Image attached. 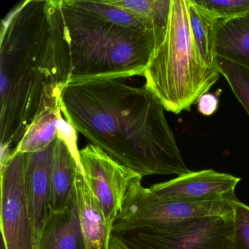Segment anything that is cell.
Instances as JSON below:
<instances>
[{
    "mask_svg": "<svg viewBox=\"0 0 249 249\" xmlns=\"http://www.w3.org/2000/svg\"><path fill=\"white\" fill-rule=\"evenodd\" d=\"M62 114V109L52 112L40 118L26 132L14 151L38 152L47 148L57 138V119Z\"/></svg>",
    "mask_w": 249,
    "mask_h": 249,
    "instance_id": "obj_16",
    "label": "cell"
},
{
    "mask_svg": "<svg viewBox=\"0 0 249 249\" xmlns=\"http://www.w3.org/2000/svg\"><path fill=\"white\" fill-rule=\"evenodd\" d=\"M107 249H132L129 245L126 244L124 241L119 238L115 234H112L109 240Z\"/></svg>",
    "mask_w": 249,
    "mask_h": 249,
    "instance_id": "obj_22",
    "label": "cell"
},
{
    "mask_svg": "<svg viewBox=\"0 0 249 249\" xmlns=\"http://www.w3.org/2000/svg\"><path fill=\"white\" fill-rule=\"evenodd\" d=\"M25 153L14 151L0 167V227L5 249H37L34 223L25 189Z\"/></svg>",
    "mask_w": 249,
    "mask_h": 249,
    "instance_id": "obj_7",
    "label": "cell"
},
{
    "mask_svg": "<svg viewBox=\"0 0 249 249\" xmlns=\"http://www.w3.org/2000/svg\"><path fill=\"white\" fill-rule=\"evenodd\" d=\"M214 21H228L249 12V0H193Z\"/></svg>",
    "mask_w": 249,
    "mask_h": 249,
    "instance_id": "obj_18",
    "label": "cell"
},
{
    "mask_svg": "<svg viewBox=\"0 0 249 249\" xmlns=\"http://www.w3.org/2000/svg\"><path fill=\"white\" fill-rule=\"evenodd\" d=\"M0 164L40 118L61 109L72 65L61 0H27L2 21ZM14 148V149H15Z\"/></svg>",
    "mask_w": 249,
    "mask_h": 249,
    "instance_id": "obj_1",
    "label": "cell"
},
{
    "mask_svg": "<svg viewBox=\"0 0 249 249\" xmlns=\"http://www.w3.org/2000/svg\"><path fill=\"white\" fill-rule=\"evenodd\" d=\"M215 56L249 68V12L215 24Z\"/></svg>",
    "mask_w": 249,
    "mask_h": 249,
    "instance_id": "obj_14",
    "label": "cell"
},
{
    "mask_svg": "<svg viewBox=\"0 0 249 249\" xmlns=\"http://www.w3.org/2000/svg\"><path fill=\"white\" fill-rule=\"evenodd\" d=\"M240 178L213 170L189 172L173 180L157 183L149 188L164 199L185 200H237L235 188Z\"/></svg>",
    "mask_w": 249,
    "mask_h": 249,
    "instance_id": "obj_9",
    "label": "cell"
},
{
    "mask_svg": "<svg viewBox=\"0 0 249 249\" xmlns=\"http://www.w3.org/2000/svg\"><path fill=\"white\" fill-rule=\"evenodd\" d=\"M135 179L126 194L112 232L132 231L191 218L234 214L233 201L228 199L185 200L160 197Z\"/></svg>",
    "mask_w": 249,
    "mask_h": 249,
    "instance_id": "obj_5",
    "label": "cell"
},
{
    "mask_svg": "<svg viewBox=\"0 0 249 249\" xmlns=\"http://www.w3.org/2000/svg\"><path fill=\"white\" fill-rule=\"evenodd\" d=\"M189 19L191 33L195 47L204 65L209 68L215 65V24L203 10L189 0Z\"/></svg>",
    "mask_w": 249,
    "mask_h": 249,
    "instance_id": "obj_15",
    "label": "cell"
},
{
    "mask_svg": "<svg viewBox=\"0 0 249 249\" xmlns=\"http://www.w3.org/2000/svg\"><path fill=\"white\" fill-rule=\"evenodd\" d=\"M217 68L201 60L191 33L189 0H170L167 29L144 73L145 86L164 110L175 114L191 110L219 79Z\"/></svg>",
    "mask_w": 249,
    "mask_h": 249,
    "instance_id": "obj_4",
    "label": "cell"
},
{
    "mask_svg": "<svg viewBox=\"0 0 249 249\" xmlns=\"http://www.w3.org/2000/svg\"><path fill=\"white\" fill-rule=\"evenodd\" d=\"M71 81L142 76L159 38L153 21L106 1L61 0Z\"/></svg>",
    "mask_w": 249,
    "mask_h": 249,
    "instance_id": "obj_3",
    "label": "cell"
},
{
    "mask_svg": "<svg viewBox=\"0 0 249 249\" xmlns=\"http://www.w3.org/2000/svg\"><path fill=\"white\" fill-rule=\"evenodd\" d=\"M132 249H234V214L112 232Z\"/></svg>",
    "mask_w": 249,
    "mask_h": 249,
    "instance_id": "obj_6",
    "label": "cell"
},
{
    "mask_svg": "<svg viewBox=\"0 0 249 249\" xmlns=\"http://www.w3.org/2000/svg\"><path fill=\"white\" fill-rule=\"evenodd\" d=\"M218 105L219 100L216 96L211 93H206L201 96L198 100V110L204 116H211L216 111Z\"/></svg>",
    "mask_w": 249,
    "mask_h": 249,
    "instance_id": "obj_21",
    "label": "cell"
},
{
    "mask_svg": "<svg viewBox=\"0 0 249 249\" xmlns=\"http://www.w3.org/2000/svg\"><path fill=\"white\" fill-rule=\"evenodd\" d=\"M56 125H57L58 136L60 137L66 142L68 148L73 155L74 158L78 161V164L81 167L79 150L78 149V145H77L76 130L69 122H67L66 119L62 117V114H61L58 118Z\"/></svg>",
    "mask_w": 249,
    "mask_h": 249,
    "instance_id": "obj_20",
    "label": "cell"
},
{
    "mask_svg": "<svg viewBox=\"0 0 249 249\" xmlns=\"http://www.w3.org/2000/svg\"><path fill=\"white\" fill-rule=\"evenodd\" d=\"M128 78L71 81L61 109L90 143L141 176L189 173L160 100Z\"/></svg>",
    "mask_w": 249,
    "mask_h": 249,
    "instance_id": "obj_2",
    "label": "cell"
},
{
    "mask_svg": "<svg viewBox=\"0 0 249 249\" xmlns=\"http://www.w3.org/2000/svg\"><path fill=\"white\" fill-rule=\"evenodd\" d=\"M234 209V249H249V207L237 199Z\"/></svg>",
    "mask_w": 249,
    "mask_h": 249,
    "instance_id": "obj_19",
    "label": "cell"
},
{
    "mask_svg": "<svg viewBox=\"0 0 249 249\" xmlns=\"http://www.w3.org/2000/svg\"><path fill=\"white\" fill-rule=\"evenodd\" d=\"M55 141L42 151L26 154V194L37 240L50 213Z\"/></svg>",
    "mask_w": 249,
    "mask_h": 249,
    "instance_id": "obj_10",
    "label": "cell"
},
{
    "mask_svg": "<svg viewBox=\"0 0 249 249\" xmlns=\"http://www.w3.org/2000/svg\"><path fill=\"white\" fill-rule=\"evenodd\" d=\"M79 169L81 167L66 142L58 136L55 141L51 176L50 212H62L68 209L76 193L75 181Z\"/></svg>",
    "mask_w": 249,
    "mask_h": 249,
    "instance_id": "obj_13",
    "label": "cell"
},
{
    "mask_svg": "<svg viewBox=\"0 0 249 249\" xmlns=\"http://www.w3.org/2000/svg\"><path fill=\"white\" fill-rule=\"evenodd\" d=\"M79 160L90 190L113 227L131 183L141 176L91 143L79 150Z\"/></svg>",
    "mask_w": 249,
    "mask_h": 249,
    "instance_id": "obj_8",
    "label": "cell"
},
{
    "mask_svg": "<svg viewBox=\"0 0 249 249\" xmlns=\"http://www.w3.org/2000/svg\"><path fill=\"white\" fill-rule=\"evenodd\" d=\"M215 65L249 116V68L220 56L215 57Z\"/></svg>",
    "mask_w": 249,
    "mask_h": 249,
    "instance_id": "obj_17",
    "label": "cell"
},
{
    "mask_svg": "<svg viewBox=\"0 0 249 249\" xmlns=\"http://www.w3.org/2000/svg\"><path fill=\"white\" fill-rule=\"evenodd\" d=\"M75 190L80 224L87 249H107L113 227L107 221L100 202L90 190L81 169L77 173Z\"/></svg>",
    "mask_w": 249,
    "mask_h": 249,
    "instance_id": "obj_11",
    "label": "cell"
},
{
    "mask_svg": "<svg viewBox=\"0 0 249 249\" xmlns=\"http://www.w3.org/2000/svg\"><path fill=\"white\" fill-rule=\"evenodd\" d=\"M37 249H87L78 216L76 193L68 209L49 213L37 240Z\"/></svg>",
    "mask_w": 249,
    "mask_h": 249,
    "instance_id": "obj_12",
    "label": "cell"
}]
</instances>
